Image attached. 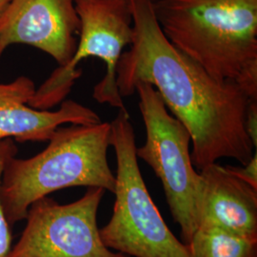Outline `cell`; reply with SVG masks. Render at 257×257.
Listing matches in <instances>:
<instances>
[{"mask_svg":"<svg viewBox=\"0 0 257 257\" xmlns=\"http://www.w3.org/2000/svg\"><path fill=\"white\" fill-rule=\"evenodd\" d=\"M18 147L16 142L12 138L0 140V181L1 176L7 161L11 157L17 156ZM12 235L11 226L4 214V211L0 202V257H7L11 250Z\"/></svg>","mask_w":257,"mask_h":257,"instance_id":"7c38bea8","label":"cell"},{"mask_svg":"<svg viewBox=\"0 0 257 257\" xmlns=\"http://www.w3.org/2000/svg\"><path fill=\"white\" fill-rule=\"evenodd\" d=\"M110 124L59 127L41 153L27 159L11 157L0 181V202L12 227L29 207L50 193L72 187L114 192L115 175L108 162Z\"/></svg>","mask_w":257,"mask_h":257,"instance_id":"3957f363","label":"cell"},{"mask_svg":"<svg viewBox=\"0 0 257 257\" xmlns=\"http://www.w3.org/2000/svg\"><path fill=\"white\" fill-rule=\"evenodd\" d=\"M173 46L257 100V0H152Z\"/></svg>","mask_w":257,"mask_h":257,"instance_id":"7a4b0ae2","label":"cell"},{"mask_svg":"<svg viewBox=\"0 0 257 257\" xmlns=\"http://www.w3.org/2000/svg\"><path fill=\"white\" fill-rule=\"evenodd\" d=\"M226 169L230 172V174L235 175L241 180L245 181L246 183L249 184L253 188L257 189V155L256 152L253 156L250 158L247 164L242 165V167L237 166H225Z\"/></svg>","mask_w":257,"mask_h":257,"instance_id":"4fadbf2b","label":"cell"},{"mask_svg":"<svg viewBox=\"0 0 257 257\" xmlns=\"http://www.w3.org/2000/svg\"><path fill=\"white\" fill-rule=\"evenodd\" d=\"M104 193L91 187L73 203L62 205L48 196L35 201L7 257H128L106 247L100 237L96 216Z\"/></svg>","mask_w":257,"mask_h":257,"instance_id":"52a82bcc","label":"cell"},{"mask_svg":"<svg viewBox=\"0 0 257 257\" xmlns=\"http://www.w3.org/2000/svg\"><path fill=\"white\" fill-rule=\"evenodd\" d=\"M35 82L19 76L12 82L0 83V140L44 142L63 124H96L101 122L92 109L74 100L61 102L55 111L37 110L28 103L36 92Z\"/></svg>","mask_w":257,"mask_h":257,"instance_id":"9c48e42d","label":"cell"},{"mask_svg":"<svg viewBox=\"0 0 257 257\" xmlns=\"http://www.w3.org/2000/svg\"><path fill=\"white\" fill-rule=\"evenodd\" d=\"M135 90L146 130L145 143L137 148V156L160 179L172 215L187 244L199 227L202 192V176L191 157V135L181 121L170 114L152 84L138 82Z\"/></svg>","mask_w":257,"mask_h":257,"instance_id":"8992f818","label":"cell"},{"mask_svg":"<svg viewBox=\"0 0 257 257\" xmlns=\"http://www.w3.org/2000/svg\"><path fill=\"white\" fill-rule=\"evenodd\" d=\"M186 245L191 257H257V241L214 227H198Z\"/></svg>","mask_w":257,"mask_h":257,"instance_id":"8fae6325","label":"cell"},{"mask_svg":"<svg viewBox=\"0 0 257 257\" xmlns=\"http://www.w3.org/2000/svg\"><path fill=\"white\" fill-rule=\"evenodd\" d=\"M116 157L112 216L100 232L106 247L134 257H191L186 244L168 228L141 175L134 126L127 109L110 122Z\"/></svg>","mask_w":257,"mask_h":257,"instance_id":"277c9868","label":"cell"},{"mask_svg":"<svg viewBox=\"0 0 257 257\" xmlns=\"http://www.w3.org/2000/svg\"><path fill=\"white\" fill-rule=\"evenodd\" d=\"M10 2H11V0H0V19L2 18L3 14L5 13Z\"/></svg>","mask_w":257,"mask_h":257,"instance_id":"9a60e30c","label":"cell"},{"mask_svg":"<svg viewBox=\"0 0 257 257\" xmlns=\"http://www.w3.org/2000/svg\"><path fill=\"white\" fill-rule=\"evenodd\" d=\"M128 1L134 33L115 70L121 97L134 95L138 82L152 84L189 131L198 172L220 158L247 164L256 152L245 126L251 99L237 83L215 79L173 46L157 23L152 0Z\"/></svg>","mask_w":257,"mask_h":257,"instance_id":"6da1fadb","label":"cell"},{"mask_svg":"<svg viewBox=\"0 0 257 257\" xmlns=\"http://www.w3.org/2000/svg\"><path fill=\"white\" fill-rule=\"evenodd\" d=\"M246 131L254 147H257V100H250L247 109Z\"/></svg>","mask_w":257,"mask_h":257,"instance_id":"5bb4252c","label":"cell"},{"mask_svg":"<svg viewBox=\"0 0 257 257\" xmlns=\"http://www.w3.org/2000/svg\"><path fill=\"white\" fill-rule=\"evenodd\" d=\"M200 174L199 227H214L257 241V189L217 163Z\"/></svg>","mask_w":257,"mask_h":257,"instance_id":"30bf717a","label":"cell"},{"mask_svg":"<svg viewBox=\"0 0 257 257\" xmlns=\"http://www.w3.org/2000/svg\"><path fill=\"white\" fill-rule=\"evenodd\" d=\"M75 9L80 30L73 57L55 69L28 104L37 110H50L64 101L82 74L78 65L84 59L96 57L106 65V74L93 87V99L118 110L126 109L116 85L115 70L125 47L132 43L134 33L128 0H75Z\"/></svg>","mask_w":257,"mask_h":257,"instance_id":"5b68a950","label":"cell"},{"mask_svg":"<svg viewBox=\"0 0 257 257\" xmlns=\"http://www.w3.org/2000/svg\"><path fill=\"white\" fill-rule=\"evenodd\" d=\"M79 30L75 0H11L0 19V58L11 45L25 44L65 66L76 50Z\"/></svg>","mask_w":257,"mask_h":257,"instance_id":"ba28073f","label":"cell"}]
</instances>
